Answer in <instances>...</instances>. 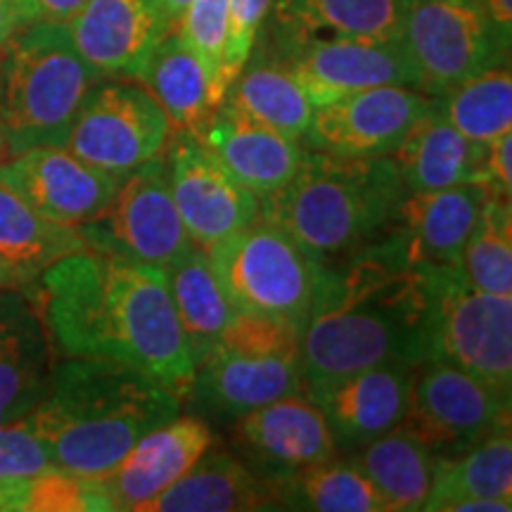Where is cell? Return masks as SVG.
I'll list each match as a JSON object with an SVG mask.
<instances>
[{
    "label": "cell",
    "mask_w": 512,
    "mask_h": 512,
    "mask_svg": "<svg viewBox=\"0 0 512 512\" xmlns=\"http://www.w3.org/2000/svg\"><path fill=\"white\" fill-rule=\"evenodd\" d=\"M81 233L88 249L164 271L195 249L171 197L164 155L121 178L110 204Z\"/></svg>",
    "instance_id": "30bf717a"
},
{
    "label": "cell",
    "mask_w": 512,
    "mask_h": 512,
    "mask_svg": "<svg viewBox=\"0 0 512 512\" xmlns=\"http://www.w3.org/2000/svg\"><path fill=\"white\" fill-rule=\"evenodd\" d=\"M83 249L81 228L46 219L0 183V290H27L50 266Z\"/></svg>",
    "instance_id": "d4e9b609"
},
{
    "label": "cell",
    "mask_w": 512,
    "mask_h": 512,
    "mask_svg": "<svg viewBox=\"0 0 512 512\" xmlns=\"http://www.w3.org/2000/svg\"><path fill=\"white\" fill-rule=\"evenodd\" d=\"M211 446L214 434L207 422L178 413L176 418L143 434L110 475L98 479V484L112 510L145 512L147 505L176 484Z\"/></svg>",
    "instance_id": "d6986e66"
},
{
    "label": "cell",
    "mask_w": 512,
    "mask_h": 512,
    "mask_svg": "<svg viewBox=\"0 0 512 512\" xmlns=\"http://www.w3.org/2000/svg\"><path fill=\"white\" fill-rule=\"evenodd\" d=\"M479 185L494 197H512V131L484 143L482 166H479Z\"/></svg>",
    "instance_id": "ab89813d"
},
{
    "label": "cell",
    "mask_w": 512,
    "mask_h": 512,
    "mask_svg": "<svg viewBox=\"0 0 512 512\" xmlns=\"http://www.w3.org/2000/svg\"><path fill=\"white\" fill-rule=\"evenodd\" d=\"M88 0H34L36 15L43 22L67 24Z\"/></svg>",
    "instance_id": "b9f144b4"
},
{
    "label": "cell",
    "mask_w": 512,
    "mask_h": 512,
    "mask_svg": "<svg viewBox=\"0 0 512 512\" xmlns=\"http://www.w3.org/2000/svg\"><path fill=\"white\" fill-rule=\"evenodd\" d=\"M460 271L477 290L512 297V202L486 195L470 230Z\"/></svg>",
    "instance_id": "e575fe53"
},
{
    "label": "cell",
    "mask_w": 512,
    "mask_h": 512,
    "mask_svg": "<svg viewBox=\"0 0 512 512\" xmlns=\"http://www.w3.org/2000/svg\"><path fill=\"white\" fill-rule=\"evenodd\" d=\"M174 126L133 79H102L86 95L64 147L95 169L124 178L164 155Z\"/></svg>",
    "instance_id": "8fae6325"
},
{
    "label": "cell",
    "mask_w": 512,
    "mask_h": 512,
    "mask_svg": "<svg viewBox=\"0 0 512 512\" xmlns=\"http://www.w3.org/2000/svg\"><path fill=\"white\" fill-rule=\"evenodd\" d=\"M278 60L297 76L313 107L375 86L418 88L399 38H316L278 48Z\"/></svg>",
    "instance_id": "9a60e30c"
},
{
    "label": "cell",
    "mask_w": 512,
    "mask_h": 512,
    "mask_svg": "<svg viewBox=\"0 0 512 512\" xmlns=\"http://www.w3.org/2000/svg\"><path fill=\"white\" fill-rule=\"evenodd\" d=\"M53 347L22 290H0V425L29 415L48 392Z\"/></svg>",
    "instance_id": "7402d4cb"
},
{
    "label": "cell",
    "mask_w": 512,
    "mask_h": 512,
    "mask_svg": "<svg viewBox=\"0 0 512 512\" xmlns=\"http://www.w3.org/2000/svg\"><path fill=\"white\" fill-rule=\"evenodd\" d=\"M48 467H53L48 446L27 415L0 425V482H27Z\"/></svg>",
    "instance_id": "f35d334b"
},
{
    "label": "cell",
    "mask_w": 512,
    "mask_h": 512,
    "mask_svg": "<svg viewBox=\"0 0 512 512\" xmlns=\"http://www.w3.org/2000/svg\"><path fill=\"white\" fill-rule=\"evenodd\" d=\"M166 280H169L171 302H174L185 344L197 366L219 342L223 330L238 311L230 304L207 254L200 247L192 249L178 264L166 268Z\"/></svg>",
    "instance_id": "1f68e13d"
},
{
    "label": "cell",
    "mask_w": 512,
    "mask_h": 512,
    "mask_svg": "<svg viewBox=\"0 0 512 512\" xmlns=\"http://www.w3.org/2000/svg\"><path fill=\"white\" fill-rule=\"evenodd\" d=\"M181 399L140 370L107 358L60 356L27 418L55 467L102 479L136 441L181 413Z\"/></svg>",
    "instance_id": "3957f363"
},
{
    "label": "cell",
    "mask_w": 512,
    "mask_h": 512,
    "mask_svg": "<svg viewBox=\"0 0 512 512\" xmlns=\"http://www.w3.org/2000/svg\"><path fill=\"white\" fill-rule=\"evenodd\" d=\"M273 0H228V27L223 41L219 81H216V100L219 105L230 83L238 79L249 57L254 53L256 36L264 27Z\"/></svg>",
    "instance_id": "74e56055"
},
{
    "label": "cell",
    "mask_w": 512,
    "mask_h": 512,
    "mask_svg": "<svg viewBox=\"0 0 512 512\" xmlns=\"http://www.w3.org/2000/svg\"><path fill=\"white\" fill-rule=\"evenodd\" d=\"M204 254L235 311L285 320L304 330L320 261L287 230L259 216Z\"/></svg>",
    "instance_id": "ba28073f"
},
{
    "label": "cell",
    "mask_w": 512,
    "mask_h": 512,
    "mask_svg": "<svg viewBox=\"0 0 512 512\" xmlns=\"http://www.w3.org/2000/svg\"><path fill=\"white\" fill-rule=\"evenodd\" d=\"M233 444L249 467L280 484L304 467L335 458L328 422L313 399L290 394L235 418Z\"/></svg>",
    "instance_id": "e0dca14e"
},
{
    "label": "cell",
    "mask_w": 512,
    "mask_h": 512,
    "mask_svg": "<svg viewBox=\"0 0 512 512\" xmlns=\"http://www.w3.org/2000/svg\"><path fill=\"white\" fill-rule=\"evenodd\" d=\"M171 29L159 0H88L67 22L76 50L102 79L138 81Z\"/></svg>",
    "instance_id": "ac0fdd59"
},
{
    "label": "cell",
    "mask_w": 512,
    "mask_h": 512,
    "mask_svg": "<svg viewBox=\"0 0 512 512\" xmlns=\"http://www.w3.org/2000/svg\"><path fill=\"white\" fill-rule=\"evenodd\" d=\"M302 392V328L235 313L219 342L195 366L190 396L204 411L235 420Z\"/></svg>",
    "instance_id": "8992f818"
},
{
    "label": "cell",
    "mask_w": 512,
    "mask_h": 512,
    "mask_svg": "<svg viewBox=\"0 0 512 512\" xmlns=\"http://www.w3.org/2000/svg\"><path fill=\"white\" fill-rule=\"evenodd\" d=\"M401 425L437 458L456 456L510 430V396L465 370L425 361L415 370Z\"/></svg>",
    "instance_id": "7c38bea8"
},
{
    "label": "cell",
    "mask_w": 512,
    "mask_h": 512,
    "mask_svg": "<svg viewBox=\"0 0 512 512\" xmlns=\"http://www.w3.org/2000/svg\"><path fill=\"white\" fill-rule=\"evenodd\" d=\"M432 107V95L413 86H375L313 110L306 150L337 157H389Z\"/></svg>",
    "instance_id": "5bb4252c"
},
{
    "label": "cell",
    "mask_w": 512,
    "mask_h": 512,
    "mask_svg": "<svg viewBox=\"0 0 512 512\" xmlns=\"http://www.w3.org/2000/svg\"><path fill=\"white\" fill-rule=\"evenodd\" d=\"M36 19L34 0H0V48Z\"/></svg>",
    "instance_id": "60d3db41"
},
{
    "label": "cell",
    "mask_w": 512,
    "mask_h": 512,
    "mask_svg": "<svg viewBox=\"0 0 512 512\" xmlns=\"http://www.w3.org/2000/svg\"><path fill=\"white\" fill-rule=\"evenodd\" d=\"M494 27L501 31L505 41L512 36V0H479Z\"/></svg>",
    "instance_id": "7bdbcfd3"
},
{
    "label": "cell",
    "mask_w": 512,
    "mask_h": 512,
    "mask_svg": "<svg viewBox=\"0 0 512 512\" xmlns=\"http://www.w3.org/2000/svg\"><path fill=\"white\" fill-rule=\"evenodd\" d=\"M484 145L458 133L430 107L392 152L406 192H427L479 183Z\"/></svg>",
    "instance_id": "484cf974"
},
{
    "label": "cell",
    "mask_w": 512,
    "mask_h": 512,
    "mask_svg": "<svg viewBox=\"0 0 512 512\" xmlns=\"http://www.w3.org/2000/svg\"><path fill=\"white\" fill-rule=\"evenodd\" d=\"M138 81L159 102L174 131L197 133L214 114L207 72L176 29L159 41Z\"/></svg>",
    "instance_id": "f546056e"
},
{
    "label": "cell",
    "mask_w": 512,
    "mask_h": 512,
    "mask_svg": "<svg viewBox=\"0 0 512 512\" xmlns=\"http://www.w3.org/2000/svg\"><path fill=\"white\" fill-rule=\"evenodd\" d=\"M425 283L392 230L354 252L320 261L302 330L304 394L316 401L344 377L425 363Z\"/></svg>",
    "instance_id": "7a4b0ae2"
},
{
    "label": "cell",
    "mask_w": 512,
    "mask_h": 512,
    "mask_svg": "<svg viewBox=\"0 0 512 512\" xmlns=\"http://www.w3.org/2000/svg\"><path fill=\"white\" fill-rule=\"evenodd\" d=\"M486 195L479 183L406 192L389 230L413 266H460V254Z\"/></svg>",
    "instance_id": "44dd1931"
},
{
    "label": "cell",
    "mask_w": 512,
    "mask_h": 512,
    "mask_svg": "<svg viewBox=\"0 0 512 512\" xmlns=\"http://www.w3.org/2000/svg\"><path fill=\"white\" fill-rule=\"evenodd\" d=\"M219 107L299 143L309 131L316 110L297 76L275 55L271 60L249 57Z\"/></svg>",
    "instance_id": "83f0119b"
},
{
    "label": "cell",
    "mask_w": 512,
    "mask_h": 512,
    "mask_svg": "<svg viewBox=\"0 0 512 512\" xmlns=\"http://www.w3.org/2000/svg\"><path fill=\"white\" fill-rule=\"evenodd\" d=\"M278 505V484L256 475L230 451L211 446L145 512H247Z\"/></svg>",
    "instance_id": "cb8c5ba5"
},
{
    "label": "cell",
    "mask_w": 512,
    "mask_h": 512,
    "mask_svg": "<svg viewBox=\"0 0 512 512\" xmlns=\"http://www.w3.org/2000/svg\"><path fill=\"white\" fill-rule=\"evenodd\" d=\"M57 356L124 363L190 399L195 361L185 344L166 271L95 249L69 254L22 290Z\"/></svg>",
    "instance_id": "6da1fadb"
},
{
    "label": "cell",
    "mask_w": 512,
    "mask_h": 512,
    "mask_svg": "<svg viewBox=\"0 0 512 512\" xmlns=\"http://www.w3.org/2000/svg\"><path fill=\"white\" fill-rule=\"evenodd\" d=\"M24 482H0V510H22Z\"/></svg>",
    "instance_id": "ee69618b"
},
{
    "label": "cell",
    "mask_w": 512,
    "mask_h": 512,
    "mask_svg": "<svg viewBox=\"0 0 512 512\" xmlns=\"http://www.w3.org/2000/svg\"><path fill=\"white\" fill-rule=\"evenodd\" d=\"M159 3H162V8L166 12V17H169L171 27H176V22H178V19H181L183 10L188 8L190 0H159Z\"/></svg>",
    "instance_id": "f6af8a7d"
},
{
    "label": "cell",
    "mask_w": 512,
    "mask_h": 512,
    "mask_svg": "<svg viewBox=\"0 0 512 512\" xmlns=\"http://www.w3.org/2000/svg\"><path fill=\"white\" fill-rule=\"evenodd\" d=\"M164 157L178 216L202 252L261 216L259 197L235 181L195 133L174 131Z\"/></svg>",
    "instance_id": "4fadbf2b"
},
{
    "label": "cell",
    "mask_w": 512,
    "mask_h": 512,
    "mask_svg": "<svg viewBox=\"0 0 512 512\" xmlns=\"http://www.w3.org/2000/svg\"><path fill=\"white\" fill-rule=\"evenodd\" d=\"M278 48L316 38H399L401 0H275Z\"/></svg>",
    "instance_id": "4316f807"
},
{
    "label": "cell",
    "mask_w": 512,
    "mask_h": 512,
    "mask_svg": "<svg viewBox=\"0 0 512 512\" xmlns=\"http://www.w3.org/2000/svg\"><path fill=\"white\" fill-rule=\"evenodd\" d=\"M406 195L392 157H337L306 150L283 188L261 197L275 223L316 261H332L380 238Z\"/></svg>",
    "instance_id": "277c9868"
},
{
    "label": "cell",
    "mask_w": 512,
    "mask_h": 512,
    "mask_svg": "<svg viewBox=\"0 0 512 512\" xmlns=\"http://www.w3.org/2000/svg\"><path fill=\"white\" fill-rule=\"evenodd\" d=\"M420 273L427 297L425 361L465 370L510 396L512 297L477 290L460 266H422Z\"/></svg>",
    "instance_id": "52a82bcc"
},
{
    "label": "cell",
    "mask_w": 512,
    "mask_h": 512,
    "mask_svg": "<svg viewBox=\"0 0 512 512\" xmlns=\"http://www.w3.org/2000/svg\"><path fill=\"white\" fill-rule=\"evenodd\" d=\"M24 512H93L112 510L98 479H86L62 467H48L24 482Z\"/></svg>",
    "instance_id": "d590c367"
},
{
    "label": "cell",
    "mask_w": 512,
    "mask_h": 512,
    "mask_svg": "<svg viewBox=\"0 0 512 512\" xmlns=\"http://www.w3.org/2000/svg\"><path fill=\"white\" fill-rule=\"evenodd\" d=\"M354 465L375 486L387 512H415L430 496L437 456L413 432L396 425L358 448Z\"/></svg>",
    "instance_id": "f1b7e54d"
},
{
    "label": "cell",
    "mask_w": 512,
    "mask_h": 512,
    "mask_svg": "<svg viewBox=\"0 0 512 512\" xmlns=\"http://www.w3.org/2000/svg\"><path fill=\"white\" fill-rule=\"evenodd\" d=\"M496 498L512 503V439L503 430L456 456L437 458L432 489L422 510L451 512L460 501Z\"/></svg>",
    "instance_id": "4dcf8cb0"
},
{
    "label": "cell",
    "mask_w": 512,
    "mask_h": 512,
    "mask_svg": "<svg viewBox=\"0 0 512 512\" xmlns=\"http://www.w3.org/2000/svg\"><path fill=\"white\" fill-rule=\"evenodd\" d=\"M418 366L384 363L344 377L316 403L328 422L337 451H358L401 425Z\"/></svg>",
    "instance_id": "ffe728a7"
},
{
    "label": "cell",
    "mask_w": 512,
    "mask_h": 512,
    "mask_svg": "<svg viewBox=\"0 0 512 512\" xmlns=\"http://www.w3.org/2000/svg\"><path fill=\"white\" fill-rule=\"evenodd\" d=\"M278 505L316 512H387L354 460H323L278 484Z\"/></svg>",
    "instance_id": "836d02e7"
},
{
    "label": "cell",
    "mask_w": 512,
    "mask_h": 512,
    "mask_svg": "<svg viewBox=\"0 0 512 512\" xmlns=\"http://www.w3.org/2000/svg\"><path fill=\"white\" fill-rule=\"evenodd\" d=\"M0 95H3V48H0ZM8 157V150H5V138H3V126H0V162Z\"/></svg>",
    "instance_id": "bcb514c9"
},
{
    "label": "cell",
    "mask_w": 512,
    "mask_h": 512,
    "mask_svg": "<svg viewBox=\"0 0 512 512\" xmlns=\"http://www.w3.org/2000/svg\"><path fill=\"white\" fill-rule=\"evenodd\" d=\"M102 76L76 50L67 24L36 19L3 46L0 126L10 155L64 147L86 95Z\"/></svg>",
    "instance_id": "5b68a950"
},
{
    "label": "cell",
    "mask_w": 512,
    "mask_h": 512,
    "mask_svg": "<svg viewBox=\"0 0 512 512\" xmlns=\"http://www.w3.org/2000/svg\"><path fill=\"white\" fill-rule=\"evenodd\" d=\"M226 171L256 197L280 190L299 169L304 145L219 107L195 133Z\"/></svg>",
    "instance_id": "603a6c76"
},
{
    "label": "cell",
    "mask_w": 512,
    "mask_h": 512,
    "mask_svg": "<svg viewBox=\"0 0 512 512\" xmlns=\"http://www.w3.org/2000/svg\"><path fill=\"white\" fill-rule=\"evenodd\" d=\"M119 181L57 145L31 147L0 162L5 188L46 219L72 228L91 223L110 204Z\"/></svg>",
    "instance_id": "2e32d148"
},
{
    "label": "cell",
    "mask_w": 512,
    "mask_h": 512,
    "mask_svg": "<svg viewBox=\"0 0 512 512\" xmlns=\"http://www.w3.org/2000/svg\"><path fill=\"white\" fill-rule=\"evenodd\" d=\"M228 27V0H190L188 8L183 10L181 19L176 22L178 36L183 38L185 46L195 53L202 62L204 72L209 79V95L214 112L219 110L216 100V81H219L223 41H226Z\"/></svg>",
    "instance_id": "8d00e7d4"
},
{
    "label": "cell",
    "mask_w": 512,
    "mask_h": 512,
    "mask_svg": "<svg viewBox=\"0 0 512 512\" xmlns=\"http://www.w3.org/2000/svg\"><path fill=\"white\" fill-rule=\"evenodd\" d=\"M399 43L427 95L508 62L510 48L479 0H401Z\"/></svg>",
    "instance_id": "9c48e42d"
},
{
    "label": "cell",
    "mask_w": 512,
    "mask_h": 512,
    "mask_svg": "<svg viewBox=\"0 0 512 512\" xmlns=\"http://www.w3.org/2000/svg\"><path fill=\"white\" fill-rule=\"evenodd\" d=\"M432 107L448 124L475 143L512 131V74L510 64L501 62L448 91L432 95Z\"/></svg>",
    "instance_id": "d6a6232c"
}]
</instances>
